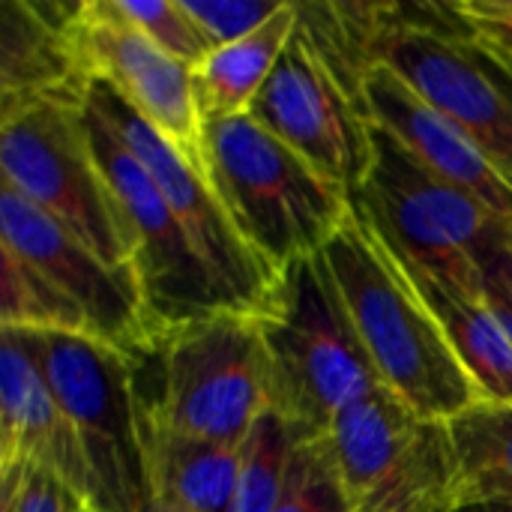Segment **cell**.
Returning <instances> with one entry per match:
<instances>
[{"instance_id":"obj_1","label":"cell","mask_w":512,"mask_h":512,"mask_svg":"<svg viewBox=\"0 0 512 512\" xmlns=\"http://www.w3.org/2000/svg\"><path fill=\"white\" fill-rule=\"evenodd\" d=\"M324 258L390 393L420 417L444 423L483 402L402 261L357 207Z\"/></svg>"},{"instance_id":"obj_2","label":"cell","mask_w":512,"mask_h":512,"mask_svg":"<svg viewBox=\"0 0 512 512\" xmlns=\"http://www.w3.org/2000/svg\"><path fill=\"white\" fill-rule=\"evenodd\" d=\"M204 171L246 246L276 273L321 255L354 198L252 114L204 123Z\"/></svg>"},{"instance_id":"obj_3","label":"cell","mask_w":512,"mask_h":512,"mask_svg":"<svg viewBox=\"0 0 512 512\" xmlns=\"http://www.w3.org/2000/svg\"><path fill=\"white\" fill-rule=\"evenodd\" d=\"M255 321L273 411L300 435H324L339 411L381 387L324 252L285 267L270 306Z\"/></svg>"},{"instance_id":"obj_4","label":"cell","mask_w":512,"mask_h":512,"mask_svg":"<svg viewBox=\"0 0 512 512\" xmlns=\"http://www.w3.org/2000/svg\"><path fill=\"white\" fill-rule=\"evenodd\" d=\"M0 177L111 267H132L120 201L96 159L84 99L0 102Z\"/></svg>"},{"instance_id":"obj_5","label":"cell","mask_w":512,"mask_h":512,"mask_svg":"<svg viewBox=\"0 0 512 512\" xmlns=\"http://www.w3.org/2000/svg\"><path fill=\"white\" fill-rule=\"evenodd\" d=\"M354 207L402 261L465 297H486V264L512 222L426 171L378 126L375 162Z\"/></svg>"},{"instance_id":"obj_6","label":"cell","mask_w":512,"mask_h":512,"mask_svg":"<svg viewBox=\"0 0 512 512\" xmlns=\"http://www.w3.org/2000/svg\"><path fill=\"white\" fill-rule=\"evenodd\" d=\"M60 408L78 432L96 512H144L150 504L144 399L138 363L90 336L24 330Z\"/></svg>"},{"instance_id":"obj_7","label":"cell","mask_w":512,"mask_h":512,"mask_svg":"<svg viewBox=\"0 0 512 512\" xmlns=\"http://www.w3.org/2000/svg\"><path fill=\"white\" fill-rule=\"evenodd\" d=\"M147 360L156 363V387L138 381L144 408L174 432L240 447L273 408L255 315L219 312L180 324Z\"/></svg>"},{"instance_id":"obj_8","label":"cell","mask_w":512,"mask_h":512,"mask_svg":"<svg viewBox=\"0 0 512 512\" xmlns=\"http://www.w3.org/2000/svg\"><path fill=\"white\" fill-rule=\"evenodd\" d=\"M381 3L372 63H387L426 102L462 126L512 180V63L456 6Z\"/></svg>"},{"instance_id":"obj_9","label":"cell","mask_w":512,"mask_h":512,"mask_svg":"<svg viewBox=\"0 0 512 512\" xmlns=\"http://www.w3.org/2000/svg\"><path fill=\"white\" fill-rule=\"evenodd\" d=\"M351 512H453L459 459L450 423L411 411L384 384L324 432Z\"/></svg>"},{"instance_id":"obj_10","label":"cell","mask_w":512,"mask_h":512,"mask_svg":"<svg viewBox=\"0 0 512 512\" xmlns=\"http://www.w3.org/2000/svg\"><path fill=\"white\" fill-rule=\"evenodd\" d=\"M84 114L96 159L123 210L132 240V270L153 321L168 333L219 312H243L231 288L198 252L147 168L87 102Z\"/></svg>"},{"instance_id":"obj_11","label":"cell","mask_w":512,"mask_h":512,"mask_svg":"<svg viewBox=\"0 0 512 512\" xmlns=\"http://www.w3.org/2000/svg\"><path fill=\"white\" fill-rule=\"evenodd\" d=\"M0 243L21 255L84 321L87 336L132 360L150 357L165 330L153 321L132 267H111L57 219L0 186Z\"/></svg>"},{"instance_id":"obj_12","label":"cell","mask_w":512,"mask_h":512,"mask_svg":"<svg viewBox=\"0 0 512 512\" xmlns=\"http://www.w3.org/2000/svg\"><path fill=\"white\" fill-rule=\"evenodd\" d=\"M249 114L351 198L375 162V126L345 81L294 30Z\"/></svg>"},{"instance_id":"obj_13","label":"cell","mask_w":512,"mask_h":512,"mask_svg":"<svg viewBox=\"0 0 512 512\" xmlns=\"http://www.w3.org/2000/svg\"><path fill=\"white\" fill-rule=\"evenodd\" d=\"M84 102L111 126V132L147 168L156 189L162 192L174 216L183 222V228L189 231L198 252L207 258V264L231 288L243 312L261 315L273 300L279 276L246 246L225 204L219 201L210 177L198 165H192L183 153H177L105 81H90Z\"/></svg>"},{"instance_id":"obj_14","label":"cell","mask_w":512,"mask_h":512,"mask_svg":"<svg viewBox=\"0 0 512 512\" xmlns=\"http://www.w3.org/2000/svg\"><path fill=\"white\" fill-rule=\"evenodd\" d=\"M69 42L87 81L117 90L135 114L204 171V117L189 63L153 45L117 15L111 0H81L69 21Z\"/></svg>"},{"instance_id":"obj_15","label":"cell","mask_w":512,"mask_h":512,"mask_svg":"<svg viewBox=\"0 0 512 512\" xmlns=\"http://www.w3.org/2000/svg\"><path fill=\"white\" fill-rule=\"evenodd\" d=\"M360 99L366 117L426 171L465 189L492 213L512 222V180L501 165L462 126L426 102L399 72L387 63H372Z\"/></svg>"},{"instance_id":"obj_16","label":"cell","mask_w":512,"mask_h":512,"mask_svg":"<svg viewBox=\"0 0 512 512\" xmlns=\"http://www.w3.org/2000/svg\"><path fill=\"white\" fill-rule=\"evenodd\" d=\"M0 471L36 465L54 474L84 507L93 477L75 426L60 408L24 330H0Z\"/></svg>"},{"instance_id":"obj_17","label":"cell","mask_w":512,"mask_h":512,"mask_svg":"<svg viewBox=\"0 0 512 512\" xmlns=\"http://www.w3.org/2000/svg\"><path fill=\"white\" fill-rule=\"evenodd\" d=\"M78 3H0V102L66 96L84 99L87 78L69 42Z\"/></svg>"},{"instance_id":"obj_18","label":"cell","mask_w":512,"mask_h":512,"mask_svg":"<svg viewBox=\"0 0 512 512\" xmlns=\"http://www.w3.org/2000/svg\"><path fill=\"white\" fill-rule=\"evenodd\" d=\"M150 501L186 512H231L240 447L174 432L144 408Z\"/></svg>"},{"instance_id":"obj_19","label":"cell","mask_w":512,"mask_h":512,"mask_svg":"<svg viewBox=\"0 0 512 512\" xmlns=\"http://www.w3.org/2000/svg\"><path fill=\"white\" fill-rule=\"evenodd\" d=\"M396 255V252H393ZM399 258V255H396ZM402 261V258H399ZM483 402L512 405V342L486 297H465L402 261Z\"/></svg>"},{"instance_id":"obj_20","label":"cell","mask_w":512,"mask_h":512,"mask_svg":"<svg viewBox=\"0 0 512 512\" xmlns=\"http://www.w3.org/2000/svg\"><path fill=\"white\" fill-rule=\"evenodd\" d=\"M297 30V3L285 0L282 9L240 42L213 48L195 69V99L207 120H225L249 114L261 87L273 75L279 57L285 54Z\"/></svg>"},{"instance_id":"obj_21","label":"cell","mask_w":512,"mask_h":512,"mask_svg":"<svg viewBox=\"0 0 512 512\" xmlns=\"http://www.w3.org/2000/svg\"><path fill=\"white\" fill-rule=\"evenodd\" d=\"M450 435L459 459V507L512 504V405L480 402L450 420Z\"/></svg>"},{"instance_id":"obj_22","label":"cell","mask_w":512,"mask_h":512,"mask_svg":"<svg viewBox=\"0 0 512 512\" xmlns=\"http://www.w3.org/2000/svg\"><path fill=\"white\" fill-rule=\"evenodd\" d=\"M300 435L279 411H267L240 444V471L231 512H273Z\"/></svg>"},{"instance_id":"obj_23","label":"cell","mask_w":512,"mask_h":512,"mask_svg":"<svg viewBox=\"0 0 512 512\" xmlns=\"http://www.w3.org/2000/svg\"><path fill=\"white\" fill-rule=\"evenodd\" d=\"M0 261H3V282H0V291H3L0 321H3V327L87 336L81 315L21 255H15L9 246L0 243Z\"/></svg>"},{"instance_id":"obj_24","label":"cell","mask_w":512,"mask_h":512,"mask_svg":"<svg viewBox=\"0 0 512 512\" xmlns=\"http://www.w3.org/2000/svg\"><path fill=\"white\" fill-rule=\"evenodd\" d=\"M273 512H351L324 435L297 441Z\"/></svg>"},{"instance_id":"obj_25","label":"cell","mask_w":512,"mask_h":512,"mask_svg":"<svg viewBox=\"0 0 512 512\" xmlns=\"http://www.w3.org/2000/svg\"><path fill=\"white\" fill-rule=\"evenodd\" d=\"M135 30L192 69L213 51L183 0H111Z\"/></svg>"},{"instance_id":"obj_26","label":"cell","mask_w":512,"mask_h":512,"mask_svg":"<svg viewBox=\"0 0 512 512\" xmlns=\"http://www.w3.org/2000/svg\"><path fill=\"white\" fill-rule=\"evenodd\" d=\"M210 48L240 42L267 24L285 0H183Z\"/></svg>"},{"instance_id":"obj_27","label":"cell","mask_w":512,"mask_h":512,"mask_svg":"<svg viewBox=\"0 0 512 512\" xmlns=\"http://www.w3.org/2000/svg\"><path fill=\"white\" fill-rule=\"evenodd\" d=\"M3 501L0 512H78L84 504L48 471L36 465H18L0 471Z\"/></svg>"},{"instance_id":"obj_28","label":"cell","mask_w":512,"mask_h":512,"mask_svg":"<svg viewBox=\"0 0 512 512\" xmlns=\"http://www.w3.org/2000/svg\"><path fill=\"white\" fill-rule=\"evenodd\" d=\"M453 6L468 21H492L512 27V0H462Z\"/></svg>"},{"instance_id":"obj_29","label":"cell","mask_w":512,"mask_h":512,"mask_svg":"<svg viewBox=\"0 0 512 512\" xmlns=\"http://www.w3.org/2000/svg\"><path fill=\"white\" fill-rule=\"evenodd\" d=\"M486 282L498 285L512 300V225L501 243V249L492 255V261L486 264Z\"/></svg>"},{"instance_id":"obj_30","label":"cell","mask_w":512,"mask_h":512,"mask_svg":"<svg viewBox=\"0 0 512 512\" xmlns=\"http://www.w3.org/2000/svg\"><path fill=\"white\" fill-rule=\"evenodd\" d=\"M495 51H501L507 60L512 63V27H504V24H492V21H468Z\"/></svg>"},{"instance_id":"obj_31","label":"cell","mask_w":512,"mask_h":512,"mask_svg":"<svg viewBox=\"0 0 512 512\" xmlns=\"http://www.w3.org/2000/svg\"><path fill=\"white\" fill-rule=\"evenodd\" d=\"M453 512H512V504L504 501H480V504H462Z\"/></svg>"},{"instance_id":"obj_32","label":"cell","mask_w":512,"mask_h":512,"mask_svg":"<svg viewBox=\"0 0 512 512\" xmlns=\"http://www.w3.org/2000/svg\"><path fill=\"white\" fill-rule=\"evenodd\" d=\"M144 512H186V510H180V507H171V504H159V501H150V504L144 507Z\"/></svg>"},{"instance_id":"obj_33","label":"cell","mask_w":512,"mask_h":512,"mask_svg":"<svg viewBox=\"0 0 512 512\" xmlns=\"http://www.w3.org/2000/svg\"><path fill=\"white\" fill-rule=\"evenodd\" d=\"M78 512H96V510H90V507H81V510Z\"/></svg>"}]
</instances>
